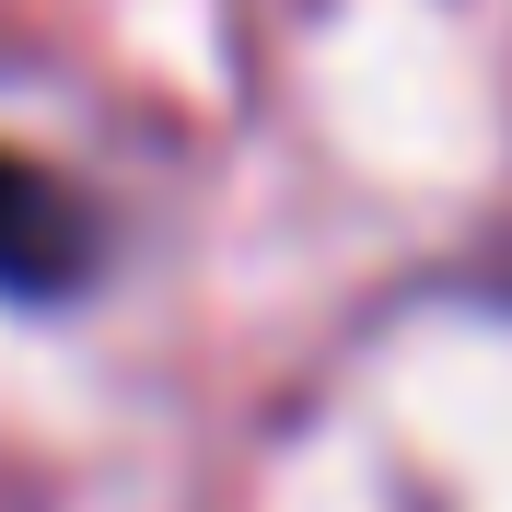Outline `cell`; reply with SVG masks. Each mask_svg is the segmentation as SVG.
Returning a JSON list of instances; mask_svg holds the SVG:
<instances>
[{
	"instance_id": "1",
	"label": "cell",
	"mask_w": 512,
	"mask_h": 512,
	"mask_svg": "<svg viewBox=\"0 0 512 512\" xmlns=\"http://www.w3.org/2000/svg\"><path fill=\"white\" fill-rule=\"evenodd\" d=\"M94 280V210L47 163L0 152V291H70Z\"/></svg>"
}]
</instances>
